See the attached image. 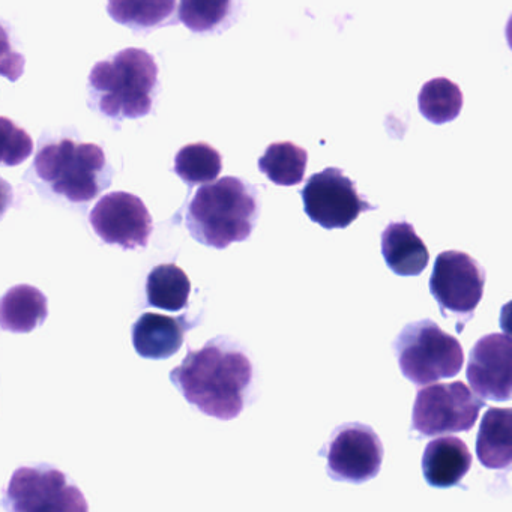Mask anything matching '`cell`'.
I'll list each match as a JSON object with an SVG mask.
<instances>
[{"label": "cell", "instance_id": "obj_24", "mask_svg": "<svg viewBox=\"0 0 512 512\" xmlns=\"http://www.w3.org/2000/svg\"><path fill=\"white\" fill-rule=\"evenodd\" d=\"M2 128H4L5 140H7L2 161L7 166H19L34 151V143L26 131L20 130L7 118L2 119Z\"/></svg>", "mask_w": 512, "mask_h": 512}, {"label": "cell", "instance_id": "obj_6", "mask_svg": "<svg viewBox=\"0 0 512 512\" xmlns=\"http://www.w3.org/2000/svg\"><path fill=\"white\" fill-rule=\"evenodd\" d=\"M484 407L464 383H439L422 388L413 404V428L424 436L470 431Z\"/></svg>", "mask_w": 512, "mask_h": 512}, {"label": "cell", "instance_id": "obj_25", "mask_svg": "<svg viewBox=\"0 0 512 512\" xmlns=\"http://www.w3.org/2000/svg\"><path fill=\"white\" fill-rule=\"evenodd\" d=\"M500 328L512 337V301L503 305L502 310H500Z\"/></svg>", "mask_w": 512, "mask_h": 512}, {"label": "cell", "instance_id": "obj_10", "mask_svg": "<svg viewBox=\"0 0 512 512\" xmlns=\"http://www.w3.org/2000/svg\"><path fill=\"white\" fill-rule=\"evenodd\" d=\"M92 229L106 244L124 250L148 247L152 217L142 199L125 191L106 194L89 215Z\"/></svg>", "mask_w": 512, "mask_h": 512}, {"label": "cell", "instance_id": "obj_22", "mask_svg": "<svg viewBox=\"0 0 512 512\" xmlns=\"http://www.w3.org/2000/svg\"><path fill=\"white\" fill-rule=\"evenodd\" d=\"M223 170V158L208 143H191L176 154L175 172L188 185L215 181Z\"/></svg>", "mask_w": 512, "mask_h": 512}, {"label": "cell", "instance_id": "obj_4", "mask_svg": "<svg viewBox=\"0 0 512 512\" xmlns=\"http://www.w3.org/2000/svg\"><path fill=\"white\" fill-rule=\"evenodd\" d=\"M34 167L53 193L74 203L91 202L110 184L106 154L95 143L71 139L49 143L38 152Z\"/></svg>", "mask_w": 512, "mask_h": 512}, {"label": "cell", "instance_id": "obj_15", "mask_svg": "<svg viewBox=\"0 0 512 512\" xmlns=\"http://www.w3.org/2000/svg\"><path fill=\"white\" fill-rule=\"evenodd\" d=\"M382 254L388 268L401 277L421 275L430 260L427 245L406 221L383 230Z\"/></svg>", "mask_w": 512, "mask_h": 512}, {"label": "cell", "instance_id": "obj_9", "mask_svg": "<svg viewBox=\"0 0 512 512\" xmlns=\"http://www.w3.org/2000/svg\"><path fill=\"white\" fill-rule=\"evenodd\" d=\"M11 511H88L85 497L52 467H20L5 493Z\"/></svg>", "mask_w": 512, "mask_h": 512}, {"label": "cell", "instance_id": "obj_12", "mask_svg": "<svg viewBox=\"0 0 512 512\" xmlns=\"http://www.w3.org/2000/svg\"><path fill=\"white\" fill-rule=\"evenodd\" d=\"M467 380L482 398L508 401L512 398V337L490 334L470 350Z\"/></svg>", "mask_w": 512, "mask_h": 512}, {"label": "cell", "instance_id": "obj_26", "mask_svg": "<svg viewBox=\"0 0 512 512\" xmlns=\"http://www.w3.org/2000/svg\"><path fill=\"white\" fill-rule=\"evenodd\" d=\"M506 41H508L509 49L512 50V14L509 17L508 25H506Z\"/></svg>", "mask_w": 512, "mask_h": 512}, {"label": "cell", "instance_id": "obj_11", "mask_svg": "<svg viewBox=\"0 0 512 512\" xmlns=\"http://www.w3.org/2000/svg\"><path fill=\"white\" fill-rule=\"evenodd\" d=\"M326 458L332 479L362 484L379 475L383 461L382 440L368 425L346 424L332 436Z\"/></svg>", "mask_w": 512, "mask_h": 512}, {"label": "cell", "instance_id": "obj_2", "mask_svg": "<svg viewBox=\"0 0 512 512\" xmlns=\"http://www.w3.org/2000/svg\"><path fill=\"white\" fill-rule=\"evenodd\" d=\"M259 217L256 190L242 179L227 176L200 187L187 212L191 235L206 247H229L248 239Z\"/></svg>", "mask_w": 512, "mask_h": 512}, {"label": "cell", "instance_id": "obj_17", "mask_svg": "<svg viewBox=\"0 0 512 512\" xmlns=\"http://www.w3.org/2000/svg\"><path fill=\"white\" fill-rule=\"evenodd\" d=\"M49 316L47 298L37 287L19 284L5 293L0 305V322L5 331L28 334Z\"/></svg>", "mask_w": 512, "mask_h": 512}, {"label": "cell", "instance_id": "obj_19", "mask_svg": "<svg viewBox=\"0 0 512 512\" xmlns=\"http://www.w3.org/2000/svg\"><path fill=\"white\" fill-rule=\"evenodd\" d=\"M308 154L292 142L272 143L260 157L259 170L280 187H293L304 181Z\"/></svg>", "mask_w": 512, "mask_h": 512}, {"label": "cell", "instance_id": "obj_18", "mask_svg": "<svg viewBox=\"0 0 512 512\" xmlns=\"http://www.w3.org/2000/svg\"><path fill=\"white\" fill-rule=\"evenodd\" d=\"M190 293V278L179 266L166 263L149 272L146 295L152 307L164 311H181L187 307Z\"/></svg>", "mask_w": 512, "mask_h": 512}, {"label": "cell", "instance_id": "obj_13", "mask_svg": "<svg viewBox=\"0 0 512 512\" xmlns=\"http://www.w3.org/2000/svg\"><path fill=\"white\" fill-rule=\"evenodd\" d=\"M472 467V454L458 437L431 440L422 457L425 481L434 488H451L460 484Z\"/></svg>", "mask_w": 512, "mask_h": 512}, {"label": "cell", "instance_id": "obj_8", "mask_svg": "<svg viewBox=\"0 0 512 512\" xmlns=\"http://www.w3.org/2000/svg\"><path fill=\"white\" fill-rule=\"evenodd\" d=\"M485 274L469 254L445 251L437 256L430 278V292L443 316L469 320L484 296Z\"/></svg>", "mask_w": 512, "mask_h": 512}, {"label": "cell", "instance_id": "obj_1", "mask_svg": "<svg viewBox=\"0 0 512 512\" xmlns=\"http://www.w3.org/2000/svg\"><path fill=\"white\" fill-rule=\"evenodd\" d=\"M170 379L200 412L229 421L244 410L253 364L241 350L209 341L200 350H188Z\"/></svg>", "mask_w": 512, "mask_h": 512}, {"label": "cell", "instance_id": "obj_21", "mask_svg": "<svg viewBox=\"0 0 512 512\" xmlns=\"http://www.w3.org/2000/svg\"><path fill=\"white\" fill-rule=\"evenodd\" d=\"M418 106L419 112L427 121L436 125L448 124L460 115L463 94L454 82L439 77L422 86Z\"/></svg>", "mask_w": 512, "mask_h": 512}, {"label": "cell", "instance_id": "obj_20", "mask_svg": "<svg viewBox=\"0 0 512 512\" xmlns=\"http://www.w3.org/2000/svg\"><path fill=\"white\" fill-rule=\"evenodd\" d=\"M176 0H107V13L119 25L136 31L160 28L172 17Z\"/></svg>", "mask_w": 512, "mask_h": 512}, {"label": "cell", "instance_id": "obj_7", "mask_svg": "<svg viewBox=\"0 0 512 512\" xmlns=\"http://www.w3.org/2000/svg\"><path fill=\"white\" fill-rule=\"evenodd\" d=\"M301 196L305 214L328 230L346 229L362 212L376 209L359 196L356 185L335 167L311 176Z\"/></svg>", "mask_w": 512, "mask_h": 512}, {"label": "cell", "instance_id": "obj_14", "mask_svg": "<svg viewBox=\"0 0 512 512\" xmlns=\"http://www.w3.org/2000/svg\"><path fill=\"white\" fill-rule=\"evenodd\" d=\"M184 340V323L175 317L145 313L133 325L134 349L142 358H170L181 350Z\"/></svg>", "mask_w": 512, "mask_h": 512}, {"label": "cell", "instance_id": "obj_23", "mask_svg": "<svg viewBox=\"0 0 512 512\" xmlns=\"http://www.w3.org/2000/svg\"><path fill=\"white\" fill-rule=\"evenodd\" d=\"M235 0H181L179 20L196 34L217 31L229 20Z\"/></svg>", "mask_w": 512, "mask_h": 512}, {"label": "cell", "instance_id": "obj_5", "mask_svg": "<svg viewBox=\"0 0 512 512\" xmlns=\"http://www.w3.org/2000/svg\"><path fill=\"white\" fill-rule=\"evenodd\" d=\"M394 350L401 373L418 386L457 376L463 368L460 341L428 319L404 326Z\"/></svg>", "mask_w": 512, "mask_h": 512}, {"label": "cell", "instance_id": "obj_3", "mask_svg": "<svg viewBox=\"0 0 512 512\" xmlns=\"http://www.w3.org/2000/svg\"><path fill=\"white\" fill-rule=\"evenodd\" d=\"M157 83L154 56L133 47L98 62L89 74V91L97 109L113 121L149 115Z\"/></svg>", "mask_w": 512, "mask_h": 512}, {"label": "cell", "instance_id": "obj_16", "mask_svg": "<svg viewBox=\"0 0 512 512\" xmlns=\"http://www.w3.org/2000/svg\"><path fill=\"white\" fill-rule=\"evenodd\" d=\"M476 457L487 469L512 464V409L491 407L482 416L476 437Z\"/></svg>", "mask_w": 512, "mask_h": 512}]
</instances>
